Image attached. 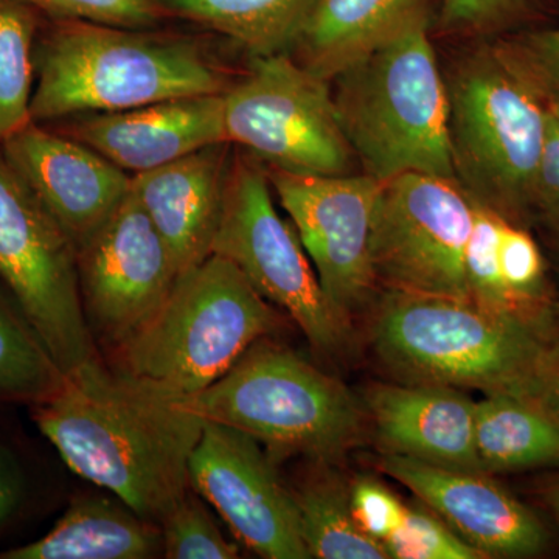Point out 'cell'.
Instances as JSON below:
<instances>
[{
  "label": "cell",
  "instance_id": "4fadbf2b",
  "mask_svg": "<svg viewBox=\"0 0 559 559\" xmlns=\"http://www.w3.org/2000/svg\"><path fill=\"white\" fill-rule=\"evenodd\" d=\"M76 255L92 336L116 348L156 314L179 277L170 250L132 191Z\"/></svg>",
  "mask_w": 559,
  "mask_h": 559
},
{
  "label": "cell",
  "instance_id": "603a6c76",
  "mask_svg": "<svg viewBox=\"0 0 559 559\" xmlns=\"http://www.w3.org/2000/svg\"><path fill=\"white\" fill-rule=\"evenodd\" d=\"M160 10L227 36L252 57L289 51L314 0H154Z\"/></svg>",
  "mask_w": 559,
  "mask_h": 559
},
{
  "label": "cell",
  "instance_id": "5b68a950",
  "mask_svg": "<svg viewBox=\"0 0 559 559\" xmlns=\"http://www.w3.org/2000/svg\"><path fill=\"white\" fill-rule=\"evenodd\" d=\"M448 128L459 186L510 223L535 212L549 110L506 46L466 58L447 81Z\"/></svg>",
  "mask_w": 559,
  "mask_h": 559
},
{
  "label": "cell",
  "instance_id": "5bb4252c",
  "mask_svg": "<svg viewBox=\"0 0 559 559\" xmlns=\"http://www.w3.org/2000/svg\"><path fill=\"white\" fill-rule=\"evenodd\" d=\"M190 487L245 546L266 559H308L294 492L282 484L259 440L205 421L189 460Z\"/></svg>",
  "mask_w": 559,
  "mask_h": 559
},
{
  "label": "cell",
  "instance_id": "e0dca14e",
  "mask_svg": "<svg viewBox=\"0 0 559 559\" xmlns=\"http://www.w3.org/2000/svg\"><path fill=\"white\" fill-rule=\"evenodd\" d=\"M70 138L97 151L121 170L139 175L205 146L229 143L224 131V94L90 114L73 124Z\"/></svg>",
  "mask_w": 559,
  "mask_h": 559
},
{
  "label": "cell",
  "instance_id": "ac0fdd59",
  "mask_svg": "<svg viewBox=\"0 0 559 559\" xmlns=\"http://www.w3.org/2000/svg\"><path fill=\"white\" fill-rule=\"evenodd\" d=\"M364 407L388 454L484 473L474 441L476 401L460 389L409 382L371 384Z\"/></svg>",
  "mask_w": 559,
  "mask_h": 559
},
{
  "label": "cell",
  "instance_id": "4316f807",
  "mask_svg": "<svg viewBox=\"0 0 559 559\" xmlns=\"http://www.w3.org/2000/svg\"><path fill=\"white\" fill-rule=\"evenodd\" d=\"M506 221L509 219L476 202L465 257L466 285L469 300L481 310L525 322L518 314L500 272L499 240Z\"/></svg>",
  "mask_w": 559,
  "mask_h": 559
},
{
  "label": "cell",
  "instance_id": "d4e9b609",
  "mask_svg": "<svg viewBox=\"0 0 559 559\" xmlns=\"http://www.w3.org/2000/svg\"><path fill=\"white\" fill-rule=\"evenodd\" d=\"M38 11L0 0V143L32 123Z\"/></svg>",
  "mask_w": 559,
  "mask_h": 559
},
{
  "label": "cell",
  "instance_id": "30bf717a",
  "mask_svg": "<svg viewBox=\"0 0 559 559\" xmlns=\"http://www.w3.org/2000/svg\"><path fill=\"white\" fill-rule=\"evenodd\" d=\"M212 255L231 261L318 352L334 355L344 347L348 323L323 294L297 230L275 209L266 168L252 154L230 159Z\"/></svg>",
  "mask_w": 559,
  "mask_h": 559
},
{
  "label": "cell",
  "instance_id": "cb8c5ba5",
  "mask_svg": "<svg viewBox=\"0 0 559 559\" xmlns=\"http://www.w3.org/2000/svg\"><path fill=\"white\" fill-rule=\"evenodd\" d=\"M293 492L310 558L389 559L382 544L360 530L349 506V492L340 480L314 477Z\"/></svg>",
  "mask_w": 559,
  "mask_h": 559
},
{
  "label": "cell",
  "instance_id": "9c48e42d",
  "mask_svg": "<svg viewBox=\"0 0 559 559\" xmlns=\"http://www.w3.org/2000/svg\"><path fill=\"white\" fill-rule=\"evenodd\" d=\"M0 282L62 374L95 356L69 235L0 150Z\"/></svg>",
  "mask_w": 559,
  "mask_h": 559
},
{
  "label": "cell",
  "instance_id": "1f68e13d",
  "mask_svg": "<svg viewBox=\"0 0 559 559\" xmlns=\"http://www.w3.org/2000/svg\"><path fill=\"white\" fill-rule=\"evenodd\" d=\"M506 49L546 103L559 100V28L528 33Z\"/></svg>",
  "mask_w": 559,
  "mask_h": 559
},
{
  "label": "cell",
  "instance_id": "484cf974",
  "mask_svg": "<svg viewBox=\"0 0 559 559\" xmlns=\"http://www.w3.org/2000/svg\"><path fill=\"white\" fill-rule=\"evenodd\" d=\"M62 377L14 300L0 296V400L33 406L51 395Z\"/></svg>",
  "mask_w": 559,
  "mask_h": 559
},
{
  "label": "cell",
  "instance_id": "836d02e7",
  "mask_svg": "<svg viewBox=\"0 0 559 559\" xmlns=\"http://www.w3.org/2000/svg\"><path fill=\"white\" fill-rule=\"evenodd\" d=\"M32 499L27 463L13 444L0 440V533L24 513Z\"/></svg>",
  "mask_w": 559,
  "mask_h": 559
},
{
  "label": "cell",
  "instance_id": "2e32d148",
  "mask_svg": "<svg viewBox=\"0 0 559 559\" xmlns=\"http://www.w3.org/2000/svg\"><path fill=\"white\" fill-rule=\"evenodd\" d=\"M0 150L76 252L131 191L127 171L79 140L44 130L35 121L0 143Z\"/></svg>",
  "mask_w": 559,
  "mask_h": 559
},
{
  "label": "cell",
  "instance_id": "f1b7e54d",
  "mask_svg": "<svg viewBox=\"0 0 559 559\" xmlns=\"http://www.w3.org/2000/svg\"><path fill=\"white\" fill-rule=\"evenodd\" d=\"M382 546L389 559H485L423 502L407 506L400 527Z\"/></svg>",
  "mask_w": 559,
  "mask_h": 559
},
{
  "label": "cell",
  "instance_id": "7a4b0ae2",
  "mask_svg": "<svg viewBox=\"0 0 559 559\" xmlns=\"http://www.w3.org/2000/svg\"><path fill=\"white\" fill-rule=\"evenodd\" d=\"M230 84L194 43L143 28L58 21L35 50L32 121L119 112Z\"/></svg>",
  "mask_w": 559,
  "mask_h": 559
},
{
  "label": "cell",
  "instance_id": "9a60e30c",
  "mask_svg": "<svg viewBox=\"0 0 559 559\" xmlns=\"http://www.w3.org/2000/svg\"><path fill=\"white\" fill-rule=\"evenodd\" d=\"M380 468L485 558H535L549 546V532L538 514L491 474L441 468L388 452Z\"/></svg>",
  "mask_w": 559,
  "mask_h": 559
},
{
  "label": "cell",
  "instance_id": "d6a6232c",
  "mask_svg": "<svg viewBox=\"0 0 559 559\" xmlns=\"http://www.w3.org/2000/svg\"><path fill=\"white\" fill-rule=\"evenodd\" d=\"M536 0H441V22L450 31L489 33L509 27L535 7Z\"/></svg>",
  "mask_w": 559,
  "mask_h": 559
},
{
  "label": "cell",
  "instance_id": "d6986e66",
  "mask_svg": "<svg viewBox=\"0 0 559 559\" xmlns=\"http://www.w3.org/2000/svg\"><path fill=\"white\" fill-rule=\"evenodd\" d=\"M229 164V143H218L132 176V194L164 238L179 275L212 255Z\"/></svg>",
  "mask_w": 559,
  "mask_h": 559
},
{
  "label": "cell",
  "instance_id": "7c38bea8",
  "mask_svg": "<svg viewBox=\"0 0 559 559\" xmlns=\"http://www.w3.org/2000/svg\"><path fill=\"white\" fill-rule=\"evenodd\" d=\"M267 178L310 257L323 294L348 323L377 285L370 238L382 182L366 173L305 176L272 168Z\"/></svg>",
  "mask_w": 559,
  "mask_h": 559
},
{
  "label": "cell",
  "instance_id": "52a82bcc",
  "mask_svg": "<svg viewBox=\"0 0 559 559\" xmlns=\"http://www.w3.org/2000/svg\"><path fill=\"white\" fill-rule=\"evenodd\" d=\"M205 421L240 429L274 450L326 462L362 436L364 404L293 349L255 342L207 389L180 396Z\"/></svg>",
  "mask_w": 559,
  "mask_h": 559
},
{
  "label": "cell",
  "instance_id": "83f0119b",
  "mask_svg": "<svg viewBox=\"0 0 559 559\" xmlns=\"http://www.w3.org/2000/svg\"><path fill=\"white\" fill-rule=\"evenodd\" d=\"M162 558L235 559L240 550L226 539L201 496L189 489L160 522Z\"/></svg>",
  "mask_w": 559,
  "mask_h": 559
},
{
  "label": "cell",
  "instance_id": "4dcf8cb0",
  "mask_svg": "<svg viewBox=\"0 0 559 559\" xmlns=\"http://www.w3.org/2000/svg\"><path fill=\"white\" fill-rule=\"evenodd\" d=\"M348 492L353 516L360 530L371 539L384 544L403 522L406 503L381 481L369 477L356 480Z\"/></svg>",
  "mask_w": 559,
  "mask_h": 559
},
{
  "label": "cell",
  "instance_id": "74e56055",
  "mask_svg": "<svg viewBox=\"0 0 559 559\" xmlns=\"http://www.w3.org/2000/svg\"><path fill=\"white\" fill-rule=\"evenodd\" d=\"M547 109H549L551 117L559 123V100L547 102Z\"/></svg>",
  "mask_w": 559,
  "mask_h": 559
},
{
  "label": "cell",
  "instance_id": "6da1fadb",
  "mask_svg": "<svg viewBox=\"0 0 559 559\" xmlns=\"http://www.w3.org/2000/svg\"><path fill=\"white\" fill-rule=\"evenodd\" d=\"M32 418L73 473L160 527L189 491L204 419L179 395L94 358L62 377Z\"/></svg>",
  "mask_w": 559,
  "mask_h": 559
},
{
  "label": "cell",
  "instance_id": "44dd1931",
  "mask_svg": "<svg viewBox=\"0 0 559 559\" xmlns=\"http://www.w3.org/2000/svg\"><path fill=\"white\" fill-rule=\"evenodd\" d=\"M162 557L160 527L106 496L72 500L43 538L0 551V559H151Z\"/></svg>",
  "mask_w": 559,
  "mask_h": 559
},
{
  "label": "cell",
  "instance_id": "e575fe53",
  "mask_svg": "<svg viewBox=\"0 0 559 559\" xmlns=\"http://www.w3.org/2000/svg\"><path fill=\"white\" fill-rule=\"evenodd\" d=\"M535 212L543 216L547 226L559 237V123L550 112L546 142L536 173Z\"/></svg>",
  "mask_w": 559,
  "mask_h": 559
},
{
  "label": "cell",
  "instance_id": "3957f363",
  "mask_svg": "<svg viewBox=\"0 0 559 559\" xmlns=\"http://www.w3.org/2000/svg\"><path fill=\"white\" fill-rule=\"evenodd\" d=\"M331 81L342 131L366 175L388 182L421 173L457 182L447 81L429 39V22L381 44Z\"/></svg>",
  "mask_w": 559,
  "mask_h": 559
},
{
  "label": "cell",
  "instance_id": "d590c367",
  "mask_svg": "<svg viewBox=\"0 0 559 559\" xmlns=\"http://www.w3.org/2000/svg\"><path fill=\"white\" fill-rule=\"evenodd\" d=\"M559 425V331L544 349L524 399Z\"/></svg>",
  "mask_w": 559,
  "mask_h": 559
},
{
  "label": "cell",
  "instance_id": "f546056e",
  "mask_svg": "<svg viewBox=\"0 0 559 559\" xmlns=\"http://www.w3.org/2000/svg\"><path fill=\"white\" fill-rule=\"evenodd\" d=\"M57 21H84L119 27L148 28L159 20L154 0H20Z\"/></svg>",
  "mask_w": 559,
  "mask_h": 559
},
{
  "label": "cell",
  "instance_id": "8fae6325",
  "mask_svg": "<svg viewBox=\"0 0 559 559\" xmlns=\"http://www.w3.org/2000/svg\"><path fill=\"white\" fill-rule=\"evenodd\" d=\"M476 202L454 180L406 173L382 182L370 238L377 283L469 300L465 257Z\"/></svg>",
  "mask_w": 559,
  "mask_h": 559
},
{
  "label": "cell",
  "instance_id": "277c9868",
  "mask_svg": "<svg viewBox=\"0 0 559 559\" xmlns=\"http://www.w3.org/2000/svg\"><path fill=\"white\" fill-rule=\"evenodd\" d=\"M558 331L559 323L502 318L471 300L389 290L371 323V345L403 382L522 400Z\"/></svg>",
  "mask_w": 559,
  "mask_h": 559
},
{
  "label": "cell",
  "instance_id": "ba28073f",
  "mask_svg": "<svg viewBox=\"0 0 559 559\" xmlns=\"http://www.w3.org/2000/svg\"><path fill=\"white\" fill-rule=\"evenodd\" d=\"M331 81L289 51L253 57L248 75L224 92V131L272 170L349 175L355 160L333 102Z\"/></svg>",
  "mask_w": 559,
  "mask_h": 559
},
{
  "label": "cell",
  "instance_id": "7402d4cb",
  "mask_svg": "<svg viewBox=\"0 0 559 559\" xmlns=\"http://www.w3.org/2000/svg\"><path fill=\"white\" fill-rule=\"evenodd\" d=\"M474 441L487 474L559 468V425L528 401L491 393L476 401Z\"/></svg>",
  "mask_w": 559,
  "mask_h": 559
},
{
  "label": "cell",
  "instance_id": "ffe728a7",
  "mask_svg": "<svg viewBox=\"0 0 559 559\" xmlns=\"http://www.w3.org/2000/svg\"><path fill=\"white\" fill-rule=\"evenodd\" d=\"M429 9L430 0H314L290 50L304 68L331 81L370 50L429 22Z\"/></svg>",
  "mask_w": 559,
  "mask_h": 559
},
{
  "label": "cell",
  "instance_id": "8992f818",
  "mask_svg": "<svg viewBox=\"0 0 559 559\" xmlns=\"http://www.w3.org/2000/svg\"><path fill=\"white\" fill-rule=\"evenodd\" d=\"M277 326V310L245 274L210 255L182 272L156 314L116 348L119 367L176 395H194Z\"/></svg>",
  "mask_w": 559,
  "mask_h": 559
},
{
  "label": "cell",
  "instance_id": "8d00e7d4",
  "mask_svg": "<svg viewBox=\"0 0 559 559\" xmlns=\"http://www.w3.org/2000/svg\"><path fill=\"white\" fill-rule=\"evenodd\" d=\"M544 499H546L547 506H549L555 520L559 524V476L557 479L551 480L549 487L544 489Z\"/></svg>",
  "mask_w": 559,
  "mask_h": 559
}]
</instances>
